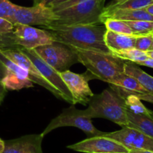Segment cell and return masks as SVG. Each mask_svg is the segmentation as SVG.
Instances as JSON below:
<instances>
[{
  "instance_id": "6da1fadb",
  "label": "cell",
  "mask_w": 153,
  "mask_h": 153,
  "mask_svg": "<svg viewBox=\"0 0 153 153\" xmlns=\"http://www.w3.org/2000/svg\"><path fill=\"white\" fill-rule=\"evenodd\" d=\"M53 34L56 41L72 47L85 50L112 53L105 44L104 34L106 27L102 25H76L68 26L49 25L44 27Z\"/></svg>"
},
{
  "instance_id": "7a4b0ae2",
  "label": "cell",
  "mask_w": 153,
  "mask_h": 153,
  "mask_svg": "<svg viewBox=\"0 0 153 153\" xmlns=\"http://www.w3.org/2000/svg\"><path fill=\"white\" fill-rule=\"evenodd\" d=\"M87 108L82 110L84 116L92 118H104L114 123L125 127L128 125L124 100L112 88L105 89L99 94H94Z\"/></svg>"
},
{
  "instance_id": "3957f363",
  "label": "cell",
  "mask_w": 153,
  "mask_h": 153,
  "mask_svg": "<svg viewBox=\"0 0 153 153\" xmlns=\"http://www.w3.org/2000/svg\"><path fill=\"white\" fill-rule=\"evenodd\" d=\"M73 48L77 54L79 62L85 66L96 79L110 84L114 78L124 73L125 61L112 53Z\"/></svg>"
},
{
  "instance_id": "277c9868",
  "label": "cell",
  "mask_w": 153,
  "mask_h": 153,
  "mask_svg": "<svg viewBox=\"0 0 153 153\" xmlns=\"http://www.w3.org/2000/svg\"><path fill=\"white\" fill-rule=\"evenodd\" d=\"M105 1L106 0H85L68 8L54 11L56 18L50 25L68 26L100 24V16L105 7Z\"/></svg>"
},
{
  "instance_id": "5b68a950",
  "label": "cell",
  "mask_w": 153,
  "mask_h": 153,
  "mask_svg": "<svg viewBox=\"0 0 153 153\" xmlns=\"http://www.w3.org/2000/svg\"><path fill=\"white\" fill-rule=\"evenodd\" d=\"M36 53L58 73L68 70L79 62L78 55L72 46L55 40L50 44L35 48Z\"/></svg>"
},
{
  "instance_id": "8992f818",
  "label": "cell",
  "mask_w": 153,
  "mask_h": 153,
  "mask_svg": "<svg viewBox=\"0 0 153 153\" xmlns=\"http://www.w3.org/2000/svg\"><path fill=\"white\" fill-rule=\"evenodd\" d=\"M66 126L76 127L82 130L88 137L101 136L105 133L97 129L92 124L91 118L87 117L82 114V110L76 109L74 107V105H71V106L68 108L63 109L59 115L53 118L41 134L44 137L56 128Z\"/></svg>"
},
{
  "instance_id": "52a82bcc",
  "label": "cell",
  "mask_w": 153,
  "mask_h": 153,
  "mask_svg": "<svg viewBox=\"0 0 153 153\" xmlns=\"http://www.w3.org/2000/svg\"><path fill=\"white\" fill-rule=\"evenodd\" d=\"M56 18L55 12L50 6L38 4L32 7H22L15 4L13 24L46 27L51 25Z\"/></svg>"
},
{
  "instance_id": "ba28073f",
  "label": "cell",
  "mask_w": 153,
  "mask_h": 153,
  "mask_svg": "<svg viewBox=\"0 0 153 153\" xmlns=\"http://www.w3.org/2000/svg\"><path fill=\"white\" fill-rule=\"evenodd\" d=\"M59 73L71 94L74 105H88L94 96L88 82L92 79H96L95 76L88 70L82 74L73 73L70 70H65Z\"/></svg>"
},
{
  "instance_id": "9c48e42d",
  "label": "cell",
  "mask_w": 153,
  "mask_h": 153,
  "mask_svg": "<svg viewBox=\"0 0 153 153\" xmlns=\"http://www.w3.org/2000/svg\"><path fill=\"white\" fill-rule=\"evenodd\" d=\"M13 35L19 47L34 49L38 46L50 44L55 41L53 34L47 29H40L31 25L14 24Z\"/></svg>"
},
{
  "instance_id": "30bf717a",
  "label": "cell",
  "mask_w": 153,
  "mask_h": 153,
  "mask_svg": "<svg viewBox=\"0 0 153 153\" xmlns=\"http://www.w3.org/2000/svg\"><path fill=\"white\" fill-rule=\"evenodd\" d=\"M19 48L32 61L33 64L38 69V70L40 72L42 76L45 78V79L61 94L63 100L70 105H74L71 94L64 84V81L62 79L60 73L49 64H46L36 53L34 49H28L22 47Z\"/></svg>"
},
{
  "instance_id": "8fae6325",
  "label": "cell",
  "mask_w": 153,
  "mask_h": 153,
  "mask_svg": "<svg viewBox=\"0 0 153 153\" xmlns=\"http://www.w3.org/2000/svg\"><path fill=\"white\" fill-rule=\"evenodd\" d=\"M2 52L5 55L7 58L11 60L16 64L20 66L21 67L26 70L28 73V79L34 84L43 87L48 91L52 93L56 98L63 100L61 94L50 85L45 78L42 76L38 69L32 63V61L20 50V48L15 49H0Z\"/></svg>"
},
{
  "instance_id": "7c38bea8",
  "label": "cell",
  "mask_w": 153,
  "mask_h": 153,
  "mask_svg": "<svg viewBox=\"0 0 153 153\" xmlns=\"http://www.w3.org/2000/svg\"><path fill=\"white\" fill-rule=\"evenodd\" d=\"M68 149L84 153H129L130 151L116 140L106 136L88 137L67 146Z\"/></svg>"
},
{
  "instance_id": "4fadbf2b",
  "label": "cell",
  "mask_w": 153,
  "mask_h": 153,
  "mask_svg": "<svg viewBox=\"0 0 153 153\" xmlns=\"http://www.w3.org/2000/svg\"><path fill=\"white\" fill-rule=\"evenodd\" d=\"M103 135L116 140L129 151L142 149L153 152V137L130 127H122V129L113 132H105Z\"/></svg>"
},
{
  "instance_id": "5bb4252c",
  "label": "cell",
  "mask_w": 153,
  "mask_h": 153,
  "mask_svg": "<svg viewBox=\"0 0 153 153\" xmlns=\"http://www.w3.org/2000/svg\"><path fill=\"white\" fill-rule=\"evenodd\" d=\"M43 138L41 134H34L4 140L5 147L3 153H43Z\"/></svg>"
},
{
  "instance_id": "9a60e30c",
  "label": "cell",
  "mask_w": 153,
  "mask_h": 153,
  "mask_svg": "<svg viewBox=\"0 0 153 153\" xmlns=\"http://www.w3.org/2000/svg\"><path fill=\"white\" fill-rule=\"evenodd\" d=\"M109 85L110 88H112L124 100L130 94H135L138 97L149 94L135 78L125 74L124 73L114 78Z\"/></svg>"
},
{
  "instance_id": "2e32d148",
  "label": "cell",
  "mask_w": 153,
  "mask_h": 153,
  "mask_svg": "<svg viewBox=\"0 0 153 153\" xmlns=\"http://www.w3.org/2000/svg\"><path fill=\"white\" fill-rule=\"evenodd\" d=\"M106 18L123 21L146 20L153 22V15L148 13L145 9H116L110 11H103L100 16L101 23Z\"/></svg>"
},
{
  "instance_id": "e0dca14e",
  "label": "cell",
  "mask_w": 153,
  "mask_h": 153,
  "mask_svg": "<svg viewBox=\"0 0 153 153\" xmlns=\"http://www.w3.org/2000/svg\"><path fill=\"white\" fill-rule=\"evenodd\" d=\"M137 35L116 33L106 30L104 34L105 44L111 52L134 48Z\"/></svg>"
},
{
  "instance_id": "ac0fdd59",
  "label": "cell",
  "mask_w": 153,
  "mask_h": 153,
  "mask_svg": "<svg viewBox=\"0 0 153 153\" xmlns=\"http://www.w3.org/2000/svg\"><path fill=\"white\" fill-rule=\"evenodd\" d=\"M124 73L135 78L148 94L153 96V77L141 70L137 64L125 61Z\"/></svg>"
},
{
  "instance_id": "d6986e66",
  "label": "cell",
  "mask_w": 153,
  "mask_h": 153,
  "mask_svg": "<svg viewBox=\"0 0 153 153\" xmlns=\"http://www.w3.org/2000/svg\"><path fill=\"white\" fill-rule=\"evenodd\" d=\"M126 112L128 120V126L139 130L146 135L153 137V118L146 115L136 114L128 109L126 110Z\"/></svg>"
},
{
  "instance_id": "ffe728a7",
  "label": "cell",
  "mask_w": 153,
  "mask_h": 153,
  "mask_svg": "<svg viewBox=\"0 0 153 153\" xmlns=\"http://www.w3.org/2000/svg\"><path fill=\"white\" fill-rule=\"evenodd\" d=\"M2 82L8 91H19L23 88L33 87V82L30 79L22 77L20 75L8 70L6 76L2 80Z\"/></svg>"
},
{
  "instance_id": "44dd1931",
  "label": "cell",
  "mask_w": 153,
  "mask_h": 153,
  "mask_svg": "<svg viewBox=\"0 0 153 153\" xmlns=\"http://www.w3.org/2000/svg\"><path fill=\"white\" fill-rule=\"evenodd\" d=\"M153 4V0H114L104 7L103 11L116 9H144Z\"/></svg>"
},
{
  "instance_id": "7402d4cb",
  "label": "cell",
  "mask_w": 153,
  "mask_h": 153,
  "mask_svg": "<svg viewBox=\"0 0 153 153\" xmlns=\"http://www.w3.org/2000/svg\"><path fill=\"white\" fill-rule=\"evenodd\" d=\"M126 108L136 114L151 117L152 111L146 108L141 102L140 98L135 94H130L124 98Z\"/></svg>"
},
{
  "instance_id": "603a6c76",
  "label": "cell",
  "mask_w": 153,
  "mask_h": 153,
  "mask_svg": "<svg viewBox=\"0 0 153 153\" xmlns=\"http://www.w3.org/2000/svg\"><path fill=\"white\" fill-rule=\"evenodd\" d=\"M112 53L124 61H130V62L135 63L136 64H139L140 62L146 61L148 58L146 52L139 50L136 48L124 49V50L118 51V52H113Z\"/></svg>"
},
{
  "instance_id": "cb8c5ba5",
  "label": "cell",
  "mask_w": 153,
  "mask_h": 153,
  "mask_svg": "<svg viewBox=\"0 0 153 153\" xmlns=\"http://www.w3.org/2000/svg\"><path fill=\"white\" fill-rule=\"evenodd\" d=\"M103 24L106 27V30L112 31L116 33L124 34H134V31L126 23L125 21L120 20V19H112V18H106L104 20Z\"/></svg>"
},
{
  "instance_id": "d4e9b609",
  "label": "cell",
  "mask_w": 153,
  "mask_h": 153,
  "mask_svg": "<svg viewBox=\"0 0 153 153\" xmlns=\"http://www.w3.org/2000/svg\"><path fill=\"white\" fill-rule=\"evenodd\" d=\"M135 35L141 36L153 34V22L146 20L125 21Z\"/></svg>"
},
{
  "instance_id": "484cf974",
  "label": "cell",
  "mask_w": 153,
  "mask_h": 153,
  "mask_svg": "<svg viewBox=\"0 0 153 153\" xmlns=\"http://www.w3.org/2000/svg\"><path fill=\"white\" fill-rule=\"evenodd\" d=\"M153 34H146V35L138 36L135 42L134 48L139 50L147 52L150 49L152 43Z\"/></svg>"
},
{
  "instance_id": "4316f807",
  "label": "cell",
  "mask_w": 153,
  "mask_h": 153,
  "mask_svg": "<svg viewBox=\"0 0 153 153\" xmlns=\"http://www.w3.org/2000/svg\"><path fill=\"white\" fill-rule=\"evenodd\" d=\"M19 46L15 43L13 33L10 34H0V49H15Z\"/></svg>"
},
{
  "instance_id": "83f0119b",
  "label": "cell",
  "mask_w": 153,
  "mask_h": 153,
  "mask_svg": "<svg viewBox=\"0 0 153 153\" xmlns=\"http://www.w3.org/2000/svg\"><path fill=\"white\" fill-rule=\"evenodd\" d=\"M14 31V24L5 18L0 16V34H10Z\"/></svg>"
},
{
  "instance_id": "f1b7e54d",
  "label": "cell",
  "mask_w": 153,
  "mask_h": 153,
  "mask_svg": "<svg viewBox=\"0 0 153 153\" xmlns=\"http://www.w3.org/2000/svg\"><path fill=\"white\" fill-rule=\"evenodd\" d=\"M7 91L5 87L4 86V85L2 84V81H0V105L2 103L3 100H4V97H5L6 94H7Z\"/></svg>"
},
{
  "instance_id": "f546056e",
  "label": "cell",
  "mask_w": 153,
  "mask_h": 153,
  "mask_svg": "<svg viewBox=\"0 0 153 153\" xmlns=\"http://www.w3.org/2000/svg\"><path fill=\"white\" fill-rule=\"evenodd\" d=\"M6 73H7V68L3 64V63L0 61V81L4 79V76H6Z\"/></svg>"
},
{
  "instance_id": "4dcf8cb0",
  "label": "cell",
  "mask_w": 153,
  "mask_h": 153,
  "mask_svg": "<svg viewBox=\"0 0 153 153\" xmlns=\"http://www.w3.org/2000/svg\"><path fill=\"white\" fill-rule=\"evenodd\" d=\"M137 65H142L145 66V67H150V68H153V59L152 58H148V59H146V61L140 62L139 64H137Z\"/></svg>"
},
{
  "instance_id": "1f68e13d",
  "label": "cell",
  "mask_w": 153,
  "mask_h": 153,
  "mask_svg": "<svg viewBox=\"0 0 153 153\" xmlns=\"http://www.w3.org/2000/svg\"><path fill=\"white\" fill-rule=\"evenodd\" d=\"M54 1L55 0H33V3H34V4H43L46 6H50L51 3Z\"/></svg>"
},
{
  "instance_id": "d6a6232c",
  "label": "cell",
  "mask_w": 153,
  "mask_h": 153,
  "mask_svg": "<svg viewBox=\"0 0 153 153\" xmlns=\"http://www.w3.org/2000/svg\"><path fill=\"white\" fill-rule=\"evenodd\" d=\"M141 100H144V101H146V102H151L153 104V96L152 95H144L142 96V97H140Z\"/></svg>"
},
{
  "instance_id": "836d02e7",
  "label": "cell",
  "mask_w": 153,
  "mask_h": 153,
  "mask_svg": "<svg viewBox=\"0 0 153 153\" xmlns=\"http://www.w3.org/2000/svg\"><path fill=\"white\" fill-rule=\"evenodd\" d=\"M130 153H153L152 151H148V150H142V149H132L130 150Z\"/></svg>"
},
{
  "instance_id": "e575fe53",
  "label": "cell",
  "mask_w": 153,
  "mask_h": 153,
  "mask_svg": "<svg viewBox=\"0 0 153 153\" xmlns=\"http://www.w3.org/2000/svg\"><path fill=\"white\" fill-rule=\"evenodd\" d=\"M70 1V0H55V1H52V2L51 3L50 5V7H51V6H53V5H56V4H62V3L66 2V1Z\"/></svg>"
},
{
  "instance_id": "d590c367",
  "label": "cell",
  "mask_w": 153,
  "mask_h": 153,
  "mask_svg": "<svg viewBox=\"0 0 153 153\" xmlns=\"http://www.w3.org/2000/svg\"><path fill=\"white\" fill-rule=\"evenodd\" d=\"M4 147H5V144H4V140L0 138V153H3L4 151Z\"/></svg>"
},
{
  "instance_id": "8d00e7d4",
  "label": "cell",
  "mask_w": 153,
  "mask_h": 153,
  "mask_svg": "<svg viewBox=\"0 0 153 153\" xmlns=\"http://www.w3.org/2000/svg\"><path fill=\"white\" fill-rule=\"evenodd\" d=\"M144 9H145V10H146L148 13H149L150 14L153 15V4H150V5H148V7H146V8H144Z\"/></svg>"
},
{
  "instance_id": "74e56055",
  "label": "cell",
  "mask_w": 153,
  "mask_h": 153,
  "mask_svg": "<svg viewBox=\"0 0 153 153\" xmlns=\"http://www.w3.org/2000/svg\"><path fill=\"white\" fill-rule=\"evenodd\" d=\"M147 55H148V58H152L153 59V50H148L146 52Z\"/></svg>"
},
{
  "instance_id": "f35d334b",
  "label": "cell",
  "mask_w": 153,
  "mask_h": 153,
  "mask_svg": "<svg viewBox=\"0 0 153 153\" xmlns=\"http://www.w3.org/2000/svg\"><path fill=\"white\" fill-rule=\"evenodd\" d=\"M1 2H2V0H0V16H2V10H1Z\"/></svg>"
},
{
  "instance_id": "ab89813d",
  "label": "cell",
  "mask_w": 153,
  "mask_h": 153,
  "mask_svg": "<svg viewBox=\"0 0 153 153\" xmlns=\"http://www.w3.org/2000/svg\"><path fill=\"white\" fill-rule=\"evenodd\" d=\"M149 50H153V39H152V43L151 47H150V49H149Z\"/></svg>"
},
{
  "instance_id": "60d3db41",
  "label": "cell",
  "mask_w": 153,
  "mask_h": 153,
  "mask_svg": "<svg viewBox=\"0 0 153 153\" xmlns=\"http://www.w3.org/2000/svg\"><path fill=\"white\" fill-rule=\"evenodd\" d=\"M151 117L153 118V111H152V114H151Z\"/></svg>"
},
{
  "instance_id": "b9f144b4",
  "label": "cell",
  "mask_w": 153,
  "mask_h": 153,
  "mask_svg": "<svg viewBox=\"0 0 153 153\" xmlns=\"http://www.w3.org/2000/svg\"><path fill=\"white\" fill-rule=\"evenodd\" d=\"M129 153H130V152H129Z\"/></svg>"
}]
</instances>
